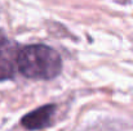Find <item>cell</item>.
<instances>
[{
    "mask_svg": "<svg viewBox=\"0 0 133 131\" xmlns=\"http://www.w3.org/2000/svg\"><path fill=\"white\" fill-rule=\"evenodd\" d=\"M17 68L29 79L50 80L61 73L62 59L57 50L48 45H27L18 51Z\"/></svg>",
    "mask_w": 133,
    "mask_h": 131,
    "instance_id": "6da1fadb",
    "label": "cell"
},
{
    "mask_svg": "<svg viewBox=\"0 0 133 131\" xmlns=\"http://www.w3.org/2000/svg\"><path fill=\"white\" fill-rule=\"evenodd\" d=\"M18 51L17 44L0 30V81L9 80L14 76Z\"/></svg>",
    "mask_w": 133,
    "mask_h": 131,
    "instance_id": "7a4b0ae2",
    "label": "cell"
},
{
    "mask_svg": "<svg viewBox=\"0 0 133 131\" xmlns=\"http://www.w3.org/2000/svg\"><path fill=\"white\" fill-rule=\"evenodd\" d=\"M54 111H56L54 104L43 105V107L27 113L26 116H23L22 120H21V125L29 131H36L45 129L52 124Z\"/></svg>",
    "mask_w": 133,
    "mask_h": 131,
    "instance_id": "3957f363",
    "label": "cell"
}]
</instances>
